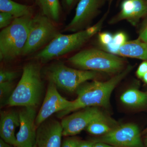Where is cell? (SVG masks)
<instances>
[{"label": "cell", "mask_w": 147, "mask_h": 147, "mask_svg": "<svg viewBox=\"0 0 147 147\" xmlns=\"http://www.w3.org/2000/svg\"><path fill=\"white\" fill-rule=\"evenodd\" d=\"M92 139L116 147H145L139 127L134 123L117 126L107 134Z\"/></svg>", "instance_id": "cell-8"}, {"label": "cell", "mask_w": 147, "mask_h": 147, "mask_svg": "<svg viewBox=\"0 0 147 147\" xmlns=\"http://www.w3.org/2000/svg\"><path fill=\"white\" fill-rule=\"evenodd\" d=\"M108 117L96 107L82 109L80 111L64 117L62 119L61 123L63 127V136H74L86 129L94 121Z\"/></svg>", "instance_id": "cell-9"}, {"label": "cell", "mask_w": 147, "mask_h": 147, "mask_svg": "<svg viewBox=\"0 0 147 147\" xmlns=\"http://www.w3.org/2000/svg\"><path fill=\"white\" fill-rule=\"evenodd\" d=\"M80 141L81 140L78 137H67L63 141L61 147H78Z\"/></svg>", "instance_id": "cell-24"}, {"label": "cell", "mask_w": 147, "mask_h": 147, "mask_svg": "<svg viewBox=\"0 0 147 147\" xmlns=\"http://www.w3.org/2000/svg\"><path fill=\"white\" fill-rule=\"evenodd\" d=\"M120 100L123 104L131 108H144L147 106V92L137 89H129L121 94Z\"/></svg>", "instance_id": "cell-19"}, {"label": "cell", "mask_w": 147, "mask_h": 147, "mask_svg": "<svg viewBox=\"0 0 147 147\" xmlns=\"http://www.w3.org/2000/svg\"><path fill=\"white\" fill-rule=\"evenodd\" d=\"M146 44H147V42H146Z\"/></svg>", "instance_id": "cell-38"}, {"label": "cell", "mask_w": 147, "mask_h": 147, "mask_svg": "<svg viewBox=\"0 0 147 147\" xmlns=\"http://www.w3.org/2000/svg\"><path fill=\"white\" fill-rule=\"evenodd\" d=\"M113 36L108 32H102L98 36L99 40L100 43L104 46H107L112 42Z\"/></svg>", "instance_id": "cell-26"}, {"label": "cell", "mask_w": 147, "mask_h": 147, "mask_svg": "<svg viewBox=\"0 0 147 147\" xmlns=\"http://www.w3.org/2000/svg\"><path fill=\"white\" fill-rule=\"evenodd\" d=\"M20 125L19 112L12 110L1 112L0 136L4 141L12 146H16L15 131Z\"/></svg>", "instance_id": "cell-15"}, {"label": "cell", "mask_w": 147, "mask_h": 147, "mask_svg": "<svg viewBox=\"0 0 147 147\" xmlns=\"http://www.w3.org/2000/svg\"><path fill=\"white\" fill-rule=\"evenodd\" d=\"M43 90L41 67L35 61L26 64L18 84L7 102L10 107H35L39 104Z\"/></svg>", "instance_id": "cell-2"}, {"label": "cell", "mask_w": 147, "mask_h": 147, "mask_svg": "<svg viewBox=\"0 0 147 147\" xmlns=\"http://www.w3.org/2000/svg\"><path fill=\"white\" fill-rule=\"evenodd\" d=\"M147 14V3L146 0H123L121 4L120 12L111 20L115 23L126 20L135 25L140 18Z\"/></svg>", "instance_id": "cell-14"}, {"label": "cell", "mask_w": 147, "mask_h": 147, "mask_svg": "<svg viewBox=\"0 0 147 147\" xmlns=\"http://www.w3.org/2000/svg\"><path fill=\"white\" fill-rule=\"evenodd\" d=\"M80 0H61L63 9L69 13L79 2Z\"/></svg>", "instance_id": "cell-25"}, {"label": "cell", "mask_w": 147, "mask_h": 147, "mask_svg": "<svg viewBox=\"0 0 147 147\" xmlns=\"http://www.w3.org/2000/svg\"><path fill=\"white\" fill-rule=\"evenodd\" d=\"M33 15L15 18L0 32V60L5 62L22 55L28 36Z\"/></svg>", "instance_id": "cell-4"}, {"label": "cell", "mask_w": 147, "mask_h": 147, "mask_svg": "<svg viewBox=\"0 0 147 147\" xmlns=\"http://www.w3.org/2000/svg\"><path fill=\"white\" fill-rule=\"evenodd\" d=\"M104 18L105 16L97 24L81 31L70 34H59L35 55L34 59L45 63L79 49L100 30Z\"/></svg>", "instance_id": "cell-3"}, {"label": "cell", "mask_w": 147, "mask_h": 147, "mask_svg": "<svg viewBox=\"0 0 147 147\" xmlns=\"http://www.w3.org/2000/svg\"><path fill=\"white\" fill-rule=\"evenodd\" d=\"M93 147H116L102 142H95Z\"/></svg>", "instance_id": "cell-30"}, {"label": "cell", "mask_w": 147, "mask_h": 147, "mask_svg": "<svg viewBox=\"0 0 147 147\" xmlns=\"http://www.w3.org/2000/svg\"><path fill=\"white\" fill-rule=\"evenodd\" d=\"M143 79L144 80V82L147 84V72L145 74L144 76L143 77Z\"/></svg>", "instance_id": "cell-34"}, {"label": "cell", "mask_w": 147, "mask_h": 147, "mask_svg": "<svg viewBox=\"0 0 147 147\" xmlns=\"http://www.w3.org/2000/svg\"><path fill=\"white\" fill-rule=\"evenodd\" d=\"M20 125L16 134V146L36 145L37 114L35 107H25L19 112Z\"/></svg>", "instance_id": "cell-12"}, {"label": "cell", "mask_w": 147, "mask_h": 147, "mask_svg": "<svg viewBox=\"0 0 147 147\" xmlns=\"http://www.w3.org/2000/svg\"><path fill=\"white\" fill-rule=\"evenodd\" d=\"M143 42L139 38L126 41L119 47L116 55L147 61V45Z\"/></svg>", "instance_id": "cell-16"}, {"label": "cell", "mask_w": 147, "mask_h": 147, "mask_svg": "<svg viewBox=\"0 0 147 147\" xmlns=\"http://www.w3.org/2000/svg\"><path fill=\"white\" fill-rule=\"evenodd\" d=\"M115 124V122L109 117L98 119L91 123L85 129L90 134L99 137L107 134L115 128L117 126Z\"/></svg>", "instance_id": "cell-20"}, {"label": "cell", "mask_w": 147, "mask_h": 147, "mask_svg": "<svg viewBox=\"0 0 147 147\" xmlns=\"http://www.w3.org/2000/svg\"><path fill=\"white\" fill-rule=\"evenodd\" d=\"M63 127L55 119L47 120L37 128V147H61Z\"/></svg>", "instance_id": "cell-13"}, {"label": "cell", "mask_w": 147, "mask_h": 147, "mask_svg": "<svg viewBox=\"0 0 147 147\" xmlns=\"http://www.w3.org/2000/svg\"><path fill=\"white\" fill-rule=\"evenodd\" d=\"M147 72V61H144V62H143L138 67L137 72H136V74L139 78L142 79Z\"/></svg>", "instance_id": "cell-27"}, {"label": "cell", "mask_w": 147, "mask_h": 147, "mask_svg": "<svg viewBox=\"0 0 147 147\" xmlns=\"http://www.w3.org/2000/svg\"><path fill=\"white\" fill-rule=\"evenodd\" d=\"M104 3V0H80L76 6L74 17L63 31L74 33L88 28Z\"/></svg>", "instance_id": "cell-10"}, {"label": "cell", "mask_w": 147, "mask_h": 147, "mask_svg": "<svg viewBox=\"0 0 147 147\" xmlns=\"http://www.w3.org/2000/svg\"><path fill=\"white\" fill-rule=\"evenodd\" d=\"M13 147H37V146H36V145H35V146H13Z\"/></svg>", "instance_id": "cell-35"}, {"label": "cell", "mask_w": 147, "mask_h": 147, "mask_svg": "<svg viewBox=\"0 0 147 147\" xmlns=\"http://www.w3.org/2000/svg\"><path fill=\"white\" fill-rule=\"evenodd\" d=\"M132 69V67L129 66L106 82L94 81L82 84L76 90L77 98L73 100L72 105L58 113L57 117L63 118L72 112L88 107L107 108L113 90Z\"/></svg>", "instance_id": "cell-1"}, {"label": "cell", "mask_w": 147, "mask_h": 147, "mask_svg": "<svg viewBox=\"0 0 147 147\" xmlns=\"http://www.w3.org/2000/svg\"><path fill=\"white\" fill-rule=\"evenodd\" d=\"M139 39L143 42H147V26L146 28L142 32L139 36Z\"/></svg>", "instance_id": "cell-29"}, {"label": "cell", "mask_w": 147, "mask_h": 147, "mask_svg": "<svg viewBox=\"0 0 147 147\" xmlns=\"http://www.w3.org/2000/svg\"><path fill=\"white\" fill-rule=\"evenodd\" d=\"M15 18L10 13L0 12V28L2 30L8 27Z\"/></svg>", "instance_id": "cell-23"}, {"label": "cell", "mask_w": 147, "mask_h": 147, "mask_svg": "<svg viewBox=\"0 0 147 147\" xmlns=\"http://www.w3.org/2000/svg\"><path fill=\"white\" fill-rule=\"evenodd\" d=\"M17 1H20L22 2L25 3L26 4L30 5L28 4V3L30 2H31L33 0H17Z\"/></svg>", "instance_id": "cell-32"}, {"label": "cell", "mask_w": 147, "mask_h": 147, "mask_svg": "<svg viewBox=\"0 0 147 147\" xmlns=\"http://www.w3.org/2000/svg\"><path fill=\"white\" fill-rule=\"evenodd\" d=\"M13 82L0 83V101L1 106L6 105L7 102L14 90Z\"/></svg>", "instance_id": "cell-21"}, {"label": "cell", "mask_w": 147, "mask_h": 147, "mask_svg": "<svg viewBox=\"0 0 147 147\" xmlns=\"http://www.w3.org/2000/svg\"><path fill=\"white\" fill-rule=\"evenodd\" d=\"M147 132V128L145 129V131H144V134H145V133H146Z\"/></svg>", "instance_id": "cell-36"}, {"label": "cell", "mask_w": 147, "mask_h": 147, "mask_svg": "<svg viewBox=\"0 0 147 147\" xmlns=\"http://www.w3.org/2000/svg\"><path fill=\"white\" fill-rule=\"evenodd\" d=\"M0 147H13V146L7 143L1 138L0 139Z\"/></svg>", "instance_id": "cell-31"}, {"label": "cell", "mask_w": 147, "mask_h": 147, "mask_svg": "<svg viewBox=\"0 0 147 147\" xmlns=\"http://www.w3.org/2000/svg\"><path fill=\"white\" fill-rule=\"evenodd\" d=\"M144 139V144L145 147H147V132L145 133Z\"/></svg>", "instance_id": "cell-33"}, {"label": "cell", "mask_w": 147, "mask_h": 147, "mask_svg": "<svg viewBox=\"0 0 147 147\" xmlns=\"http://www.w3.org/2000/svg\"><path fill=\"white\" fill-rule=\"evenodd\" d=\"M55 84L49 82L42 106L37 115L35 124L37 128L50 116L69 108L73 103L59 93Z\"/></svg>", "instance_id": "cell-11"}, {"label": "cell", "mask_w": 147, "mask_h": 147, "mask_svg": "<svg viewBox=\"0 0 147 147\" xmlns=\"http://www.w3.org/2000/svg\"><path fill=\"white\" fill-rule=\"evenodd\" d=\"M43 74L46 79L57 88L66 91H76L82 84L96 78L97 71L70 68L63 63L56 62L45 67Z\"/></svg>", "instance_id": "cell-6"}, {"label": "cell", "mask_w": 147, "mask_h": 147, "mask_svg": "<svg viewBox=\"0 0 147 147\" xmlns=\"http://www.w3.org/2000/svg\"><path fill=\"white\" fill-rule=\"evenodd\" d=\"M67 61L82 70L109 73L122 71L125 64L123 60L118 56L94 48L82 50Z\"/></svg>", "instance_id": "cell-5"}, {"label": "cell", "mask_w": 147, "mask_h": 147, "mask_svg": "<svg viewBox=\"0 0 147 147\" xmlns=\"http://www.w3.org/2000/svg\"><path fill=\"white\" fill-rule=\"evenodd\" d=\"M93 140H90L88 141H82L79 142L78 147H93L95 144Z\"/></svg>", "instance_id": "cell-28"}, {"label": "cell", "mask_w": 147, "mask_h": 147, "mask_svg": "<svg viewBox=\"0 0 147 147\" xmlns=\"http://www.w3.org/2000/svg\"><path fill=\"white\" fill-rule=\"evenodd\" d=\"M40 12L55 23L60 21L63 9L59 0H35Z\"/></svg>", "instance_id": "cell-18"}, {"label": "cell", "mask_w": 147, "mask_h": 147, "mask_svg": "<svg viewBox=\"0 0 147 147\" xmlns=\"http://www.w3.org/2000/svg\"><path fill=\"white\" fill-rule=\"evenodd\" d=\"M18 76V73L12 70L1 69L0 71V83L13 82Z\"/></svg>", "instance_id": "cell-22"}, {"label": "cell", "mask_w": 147, "mask_h": 147, "mask_svg": "<svg viewBox=\"0 0 147 147\" xmlns=\"http://www.w3.org/2000/svg\"><path fill=\"white\" fill-rule=\"evenodd\" d=\"M59 34L56 23L40 12L36 13L31 21L28 36L22 56L31 55L43 48Z\"/></svg>", "instance_id": "cell-7"}, {"label": "cell", "mask_w": 147, "mask_h": 147, "mask_svg": "<svg viewBox=\"0 0 147 147\" xmlns=\"http://www.w3.org/2000/svg\"><path fill=\"white\" fill-rule=\"evenodd\" d=\"M0 11L10 13L15 18L34 15V8L14 0H0Z\"/></svg>", "instance_id": "cell-17"}, {"label": "cell", "mask_w": 147, "mask_h": 147, "mask_svg": "<svg viewBox=\"0 0 147 147\" xmlns=\"http://www.w3.org/2000/svg\"><path fill=\"white\" fill-rule=\"evenodd\" d=\"M146 1L147 3V0H146Z\"/></svg>", "instance_id": "cell-37"}]
</instances>
